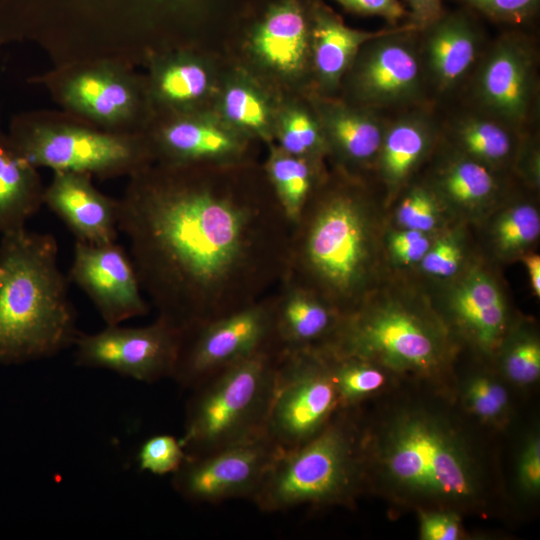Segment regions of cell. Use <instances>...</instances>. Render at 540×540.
I'll return each mask as SVG.
<instances>
[{
	"instance_id": "29",
	"label": "cell",
	"mask_w": 540,
	"mask_h": 540,
	"mask_svg": "<svg viewBox=\"0 0 540 540\" xmlns=\"http://www.w3.org/2000/svg\"><path fill=\"white\" fill-rule=\"evenodd\" d=\"M262 166L287 217L293 223L315 189L325 178L324 161L290 154L275 143L265 146Z\"/></svg>"
},
{
	"instance_id": "38",
	"label": "cell",
	"mask_w": 540,
	"mask_h": 540,
	"mask_svg": "<svg viewBox=\"0 0 540 540\" xmlns=\"http://www.w3.org/2000/svg\"><path fill=\"white\" fill-rule=\"evenodd\" d=\"M437 208L433 196L422 187H415L401 202L398 221L406 229L426 232L437 220Z\"/></svg>"
},
{
	"instance_id": "7",
	"label": "cell",
	"mask_w": 540,
	"mask_h": 540,
	"mask_svg": "<svg viewBox=\"0 0 540 540\" xmlns=\"http://www.w3.org/2000/svg\"><path fill=\"white\" fill-rule=\"evenodd\" d=\"M7 133L28 162L53 172L128 178L153 162L144 133L110 132L61 109L19 112L11 117Z\"/></svg>"
},
{
	"instance_id": "23",
	"label": "cell",
	"mask_w": 540,
	"mask_h": 540,
	"mask_svg": "<svg viewBox=\"0 0 540 540\" xmlns=\"http://www.w3.org/2000/svg\"><path fill=\"white\" fill-rule=\"evenodd\" d=\"M283 97L228 58L212 111L236 132L265 147L274 142Z\"/></svg>"
},
{
	"instance_id": "4",
	"label": "cell",
	"mask_w": 540,
	"mask_h": 540,
	"mask_svg": "<svg viewBox=\"0 0 540 540\" xmlns=\"http://www.w3.org/2000/svg\"><path fill=\"white\" fill-rule=\"evenodd\" d=\"M69 279L49 233L26 227L0 240V364L54 356L74 345L79 332Z\"/></svg>"
},
{
	"instance_id": "16",
	"label": "cell",
	"mask_w": 540,
	"mask_h": 540,
	"mask_svg": "<svg viewBox=\"0 0 540 540\" xmlns=\"http://www.w3.org/2000/svg\"><path fill=\"white\" fill-rule=\"evenodd\" d=\"M153 162L228 164L259 159L262 144L225 124L212 110L155 114L144 131Z\"/></svg>"
},
{
	"instance_id": "2",
	"label": "cell",
	"mask_w": 540,
	"mask_h": 540,
	"mask_svg": "<svg viewBox=\"0 0 540 540\" xmlns=\"http://www.w3.org/2000/svg\"><path fill=\"white\" fill-rule=\"evenodd\" d=\"M366 488L418 509H472L484 500L486 470L470 433L447 410L405 400L361 422Z\"/></svg>"
},
{
	"instance_id": "19",
	"label": "cell",
	"mask_w": 540,
	"mask_h": 540,
	"mask_svg": "<svg viewBox=\"0 0 540 540\" xmlns=\"http://www.w3.org/2000/svg\"><path fill=\"white\" fill-rule=\"evenodd\" d=\"M474 94L489 117L511 128L522 126L536 98L534 59L528 45L514 36L498 40L480 64Z\"/></svg>"
},
{
	"instance_id": "24",
	"label": "cell",
	"mask_w": 540,
	"mask_h": 540,
	"mask_svg": "<svg viewBox=\"0 0 540 540\" xmlns=\"http://www.w3.org/2000/svg\"><path fill=\"white\" fill-rule=\"evenodd\" d=\"M449 310L460 332L481 352H496L507 334L508 315L495 281L480 270L470 271L453 289Z\"/></svg>"
},
{
	"instance_id": "41",
	"label": "cell",
	"mask_w": 540,
	"mask_h": 540,
	"mask_svg": "<svg viewBox=\"0 0 540 540\" xmlns=\"http://www.w3.org/2000/svg\"><path fill=\"white\" fill-rule=\"evenodd\" d=\"M486 16L502 22L521 23L537 10L539 0H462Z\"/></svg>"
},
{
	"instance_id": "31",
	"label": "cell",
	"mask_w": 540,
	"mask_h": 540,
	"mask_svg": "<svg viewBox=\"0 0 540 540\" xmlns=\"http://www.w3.org/2000/svg\"><path fill=\"white\" fill-rule=\"evenodd\" d=\"M511 127L489 116H467L454 124V137L464 154L482 164L507 160L514 149Z\"/></svg>"
},
{
	"instance_id": "37",
	"label": "cell",
	"mask_w": 540,
	"mask_h": 540,
	"mask_svg": "<svg viewBox=\"0 0 540 540\" xmlns=\"http://www.w3.org/2000/svg\"><path fill=\"white\" fill-rule=\"evenodd\" d=\"M185 459L181 440L168 434L146 439L137 454L140 469L155 475L174 474Z\"/></svg>"
},
{
	"instance_id": "36",
	"label": "cell",
	"mask_w": 540,
	"mask_h": 540,
	"mask_svg": "<svg viewBox=\"0 0 540 540\" xmlns=\"http://www.w3.org/2000/svg\"><path fill=\"white\" fill-rule=\"evenodd\" d=\"M540 232L537 210L529 204L509 209L497 222L495 238L503 252L518 251L533 242Z\"/></svg>"
},
{
	"instance_id": "10",
	"label": "cell",
	"mask_w": 540,
	"mask_h": 540,
	"mask_svg": "<svg viewBox=\"0 0 540 540\" xmlns=\"http://www.w3.org/2000/svg\"><path fill=\"white\" fill-rule=\"evenodd\" d=\"M28 82L43 87L61 110L110 132L144 133L153 117L143 72L124 62L56 65Z\"/></svg>"
},
{
	"instance_id": "21",
	"label": "cell",
	"mask_w": 540,
	"mask_h": 540,
	"mask_svg": "<svg viewBox=\"0 0 540 540\" xmlns=\"http://www.w3.org/2000/svg\"><path fill=\"white\" fill-rule=\"evenodd\" d=\"M309 97L322 127L327 157L334 160L335 168L354 174L377 159L386 124L376 110L339 96Z\"/></svg>"
},
{
	"instance_id": "44",
	"label": "cell",
	"mask_w": 540,
	"mask_h": 540,
	"mask_svg": "<svg viewBox=\"0 0 540 540\" xmlns=\"http://www.w3.org/2000/svg\"><path fill=\"white\" fill-rule=\"evenodd\" d=\"M409 7L410 23L420 30L443 15L441 0H406Z\"/></svg>"
},
{
	"instance_id": "3",
	"label": "cell",
	"mask_w": 540,
	"mask_h": 540,
	"mask_svg": "<svg viewBox=\"0 0 540 540\" xmlns=\"http://www.w3.org/2000/svg\"><path fill=\"white\" fill-rule=\"evenodd\" d=\"M356 175L326 174L292 223L286 282L311 291L342 316L365 300L375 259L371 205Z\"/></svg>"
},
{
	"instance_id": "45",
	"label": "cell",
	"mask_w": 540,
	"mask_h": 540,
	"mask_svg": "<svg viewBox=\"0 0 540 540\" xmlns=\"http://www.w3.org/2000/svg\"><path fill=\"white\" fill-rule=\"evenodd\" d=\"M429 248L430 242L424 234L412 242L391 249V251L398 261L409 264L422 260Z\"/></svg>"
},
{
	"instance_id": "39",
	"label": "cell",
	"mask_w": 540,
	"mask_h": 540,
	"mask_svg": "<svg viewBox=\"0 0 540 540\" xmlns=\"http://www.w3.org/2000/svg\"><path fill=\"white\" fill-rule=\"evenodd\" d=\"M419 538L422 540H458L462 534L459 512L452 509H418Z\"/></svg>"
},
{
	"instance_id": "35",
	"label": "cell",
	"mask_w": 540,
	"mask_h": 540,
	"mask_svg": "<svg viewBox=\"0 0 540 540\" xmlns=\"http://www.w3.org/2000/svg\"><path fill=\"white\" fill-rule=\"evenodd\" d=\"M499 349L500 371L508 383L523 388L539 380L540 343L536 335L528 331L506 334Z\"/></svg>"
},
{
	"instance_id": "22",
	"label": "cell",
	"mask_w": 540,
	"mask_h": 540,
	"mask_svg": "<svg viewBox=\"0 0 540 540\" xmlns=\"http://www.w3.org/2000/svg\"><path fill=\"white\" fill-rule=\"evenodd\" d=\"M390 29L364 31L351 28L323 0H313L311 94L338 96L342 79L363 44Z\"/></svg>"
},
{
	"instance_id": "28",
	"label": "cell",
	"mask_w": 540,
	"mask_h": 540,
	"mask_svg": "<svg viewBox=\"0 0 540 540\" xmlns=\"http://www.w3.org/2000/svg\"><path fill=\"white\" fill-rule=\"evenodd\" d=\"M435 123L424 112H411L385 126L377 156L380 172L391 185L401 184L424 158L435 137Z\"/></svg>"
},
{
	"instance_id": "32",
	"label": "cell",
	"mask_w": 540,
	"mask_h": 540,
	"mask_svg": "<svg viewBox=\"0 0 540 540\" xmlns=\"http://www.w3.org/2000/svg\"><path fill=\"white\" fill-rule=\"evenodd\" d=\"M319 348L328 362L342 408L356 407L387 385L389 373L378 365L356 357L335 355Z\"/></svg>"
},
{
	"instance_id": "33",
	"label": "cell",
	"mask_w": 540,
	"mask_h": 540,
	"mask_svg": "<svg viewBox=\"0 0 540 540\" xmlns=\"http://www.w3.org/2000/svg\"><path fill=\"white\" fill-rule=\"evenodd\" d=\"M460 398L465 411L479 422L495 428L508 422L509 393L496 376L485 372L470 375L461 385Z\"/></svg>"
},
{
	"instance_id": "20",
	"label": "cell",
	"mask_w": 540,
	"mask_h": 540,
	"mask_svg": "<svg viewBox=\"0 0 540 540\" xmlns=\"http://www.w3.org/2000/svg\"><path fill=\"white\" fill-rule=\"evenodd\" d=\"M92 179L84 173L53 172L44 189L43 205L65 224L76 241L115 242L119 232V199L101 192Z\"/></svg>"
},
{
	"instance_id": "6",
	"label": "cell",
	"mask_w": 540,
	"mask_h": 540,
	"mask_svg": "<svg viewBox=\"0 0 540 540\" xmlns=\"http://www.w3.org/2000/svg\"><path fill=\"white\" fill-rule=\"evenodd\" d=\"M321 348L369 361L389 374L430 381L442 375L451 358L445 325L433 314L396 301L366 299L342 316Z\"/></svg>"
},
{
	"instance_id": "8",
	"label": "cell",
	"mask_w": 540,
	"mask_h": 540,
	"mask_svg": "<svg viewBox=\"0 0 540 540\" xmlns=\"http://www.w3.org/2000/svg\"><path fill=\"white\" fill-rule=\"evenodd\" d=\"M279 355L277 347L263 349L193 388L180 439L186 455L265 434Z\"/></svg>"
},
{
	"instance_id": "40",
	"label": "cell",
	"mask_w": 540,
	"mask_h": 540,
	"mask_svg": "<svg viewBox=\"0 0 540 540\" xmlns=\"http://www.w3.org/2000/svg\"><path fill=\"white\" fill-rule=\"evenodd\" d=\"M516 483L527 497H536L540 491V437L536 431L524 440L516 465Z\"/></svg>"
},
{
	"instance_id": "13",
	"label": "cell",
	"mask_w": 540,
	"mask_h": 540,
	"mask_svg": "<svg viewBox=\"0 0 540 540\" xmlns=\"http://www.w3.org/2000/svg\"><path fill=\"white\" fill-rule=\"evenodd\" d=\"M274 306L275 293H269L239 311L184 330L172 378L193 389L220 370L277 347Z\"/></svg>"
},
{
	"instance_id": "1",
	"label": "cell",
	"mask_w": 540,
	"mask_h": 540,
	"mask_svg": "<svg viewBox=\"0 0 540 540\" xmlns=\"http://www.w3.org/2000/svg\"><path fill=\"white\" fill-rule=\"evenodd\" d=\"M127 179L118 227L157 317L188 330L283 280L292 222L261 160L152 162Z\"/></svg>"
},
{
	"instance_id": "26",
	"label": "cell",
	"mask_w": 540,
	"mask_h": 540,
	"mask_svg": "<svg viewBox=\"0 0 540 540\" xmlns=\"http://www.w3.org/2000/svg\"><path fill=\"white\" fill-rule=\"evenodd\" d=\"M275 292L274 339L280 351L325 345L342 315L325 300L304 288L281 282Z\"/></svg>"
},
{
	"instance_id": "34",
	"label": "cell",
	"mask_w": 540,
	"mask_h": 540,
	"mask_svg": "<svg viewBox=\"0 0 540 540\" xmlns=\"http://www.w3.org/2000/svg\"><path fill=\"white\" fill-rule=\"evenodd\" d=\"M442 192L452 201L472 205L488 199L496 182L488 168L464 155L447 165L438 178Z\"/></svg>"
},
{
	"instance_id": "12",
	"label": "cell",
	"mask_w": 540,
	"mask_h": 540,
	"mask_svg": "<svg viewBox=\"0 0 540 540\" xmlns=\"http://www.w3.org/2000/svg\"><path fill=\"white\" fill-rule=\"evenodd\" d=\"M419 30L409 22L364 43L342 79L338 96L373 110L416 102L425 85L416 40Z\"/></svg>"
},
{
	"instance_id": "11",
	"label": "cell",
	"mask_w": 540,
	"mask_h": 540,
	"mask_svg": "<svg viewBox=\"0 0 540 540\" xmlns=\"http://www.w3.org/2000/svg\"><path fill=\"white\" fill-rule=\"evenodd\" d=\"M320 348L280 351L265 434L283 451L320 433L341 409Z\"/></svg>"
},
{
	"instance_id": "46",
	"label": "cell",
	"mask_w": 540,
	"mask_h": 540,
	"mask_svg": "<svg viewBox=\"0 0 540 540\" xmlns=\"http://www.w3.org/2000/svg\"><path fill=\"white\" fill-rule=\"evenodd\" d=\"M524 263L529 271L531 285L534 293L540 295V258L538 255H528L524 258Z\"/></svg>"
},
{
	"instance_id": "15",
	"label": "cell",
	"mask_w": 540,
	"mask_h": 540,
	"mask_svg": "<svg viewBox=\"0 0 540 540\" xmlns=\"http://www.w3.org/2000/svg\"><path fill=\"white\" fill-rule=\"evenodd\" d=\"M279 449L262 434L203 454L186 455L172 474V485L184 499L217 504L252 499Z\"/></svg>"
},
{
	"instance_id": "42",
	"label": "cell",
	"mask_w": 540,
	"mask_h": 540,
	"mask_svg": "<svg viewBox=\"0 0 540 540\" xmlns=\"http://www.w3.org/2000/svg\"><path fill=\"white\" fill-rule=\"evenodd\" d=\"M425 272L448 277L457 272L461 262V249L452 238L439 240L422 258Z\"/></svg>"
},
{
	"instance_id": "43",
	"label": "cell",
	"mask_w": 540,
	"mask_h": 540,
	"mask_svg": "<svg viewBox=\"0 0 540 540\" xmlns=\"http://www.w3.org/2000/svg\"><path fill=\"white\" fill-rule=\"evenodd\" d=\"M346 11L363 16H379L396 24L406 14L399 0H333Z\"/></svg>"
},
{
	"instance_id": "17",
	"label": "cell",
	"mask_w": 540,
	"mask_h": 540,
	"mask_svg": "<svg viewBox=\"0 0 540 540\" xmlns=\"http://www.w3.org/2000/svg\"><path fill=\"white\" fill-rule=\"evenodd\" d=\"M227 64L223 50L205 46L151 57L143 74L153 115L212 110Z\"/></svg>"
},
{
	"instance_id": "5",
	"label": "cell",
	"mask_w": 540,
	"mask_h": 540,
	"mask_svg": "<svg viewBox=\"0 0 540 540\" xmlns=\"http://www.w3.org/2000/svg\"><path fill=\"white\" fill-rule=\"evenodd\" d=\"M360 437L356 407L339 409L312 439L277 452L251 501L267 513L352 506L366 489Z\"/></svg>"
},
{
	"instance_id": "14",
	"label": "cell",
	"mask_w": 540,
	"mask_h": 540,
	"mask_svg": "<svg viewBox=\"0 0 540 540\" xmlns=\"http://www.w3.org/2000/svg\"><path fill=\"white\" fill-rule=\"evenodd\" d=\"M183 331L163 318L140 327L106 325L96 333H79L75 362L152 383L172 377Z\"/></svg>"
},
{
	"instance_id": "18",
	"label": "cell",
	"mask_w": 540,
	"mask_h": 540,
	"mask_svg": "<svg viewBox=\"0 0 540 540\" xmlns=\"http://www.w3.org/2000/svg\"><path fill=\"white\" fill-rule=\"evenodd\" d=\"M68 279L88 296L106 325H118L149 311L133 260L116 241H76Z\"/></svg>"
},
{
	"instance_id": "25",
	"label": "cell",
	"mask_w": 540,
	"mask_h": 540,
	"mask_svg": "<svg viewBox=\"0 0 540 540\" xmlns=\"http://www.w3.org/2000/svg\"><path fill=\"white\" fill-rule=\"evenodd\" d=\"M423 29L426 33L419 50L425 77L439 91H448L462 81L476 62L479 34L460 13L443 14Z\"/></svg>"
},
{
	"instance_id": "27",
	"label": "cell",
	"mask_w": 540,
	"mask_h": 540,
	"mask_svg": "<svg viewBox=\"0 0 540 540\" xmlns=\"http://www.w3.org/2000/svg\"><path fill=\"white\" fill-rule=\"evenodd\" d=\"M39 169L15 148L0 122V234L25 228L43 206Z\"/></svg>"
},
{
	"instance_id": "30",
	"label": "cell",
	"mask_w": 540,
	"mask_h": 540,
	"mask_svg": "<svg viewBox=\"0 0 540 540\" xmlns=\"http://www.w3.org/2000/svg\"><path fill=\"white\" fill-rule=\"evenodd\" d=\"M273 143L299 157L319 161L327 158L322 127L309 95L282 98L276 115Z\"/></svg>"
},
{
	"instance_id": "9",
	"label": "cell",
	"mask_w": 540,
	"mask_h": 540,
	"mask_svg": "<svg viewBox=\"0 0 540 540\" xmlns=\"http://www.w3.org/2000/svg\"><path fill=\"white\" fill-rule=\"evenodd\" d=\"M312 1L250 0L224 53L281 96L311 94Z\"/></svg>"
}]
</instances>
